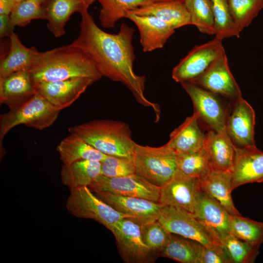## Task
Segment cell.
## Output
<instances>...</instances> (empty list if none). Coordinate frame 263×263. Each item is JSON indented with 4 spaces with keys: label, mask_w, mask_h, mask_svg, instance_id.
<instances>
[{
    "label": "cell",
    "mask_w": 263,
    "mask_h": 263,
    "mask_svg": "<svg viewBox=\"0 0 263 263\" xmlns=\"http://www.w3.org/2000/svg\"><path fill=\"white\" fill-rule=\"evenodd\" d=\"M81 20L78 36L71 43L80 48L92 59L102 76L125 85L136 100L154 111L159 120V105L148 100L144 94L146 77L133 71L135 59L132 38L133 28L121 25L117 34H110L99 28L87 9L80 13Z\"/></svg>",
    "instance_id": "cell-1"
},
{
    "label": "cell",
    "mask_w": 263,
    "mask_h": 263,
    "mask_svg": "<svg viewBox=\"0 0 263 263\" xmlns=\"http://www.w3.org/2000/svg\"><path fill=\"white\" fill-rule=\"evenodd\" d=\"M126 18L136 25L140 34V42L145 52L163 47L175 29L161 19L152 16H139L128 13Z\"/></svg>",
    "instance_id": "cell-19"
},
{
    "label": "cell",
    "mask_w": 263,
    "mask_h": 263,
    "mask_svg": "<svg viewBox=\"0 0 263 263\" xmlns=\"http://www.w3.org/2000/svg\"><path fill=\"white\" fill-rule=\"evenodd\" d=\"M83 3L84 6L86 8L88 9L89 6L95 0H80Z\"/></svg>",
    "instance_id": "cell-43"
},
{
    "label": "cell",
    "mask_w": 263,
    "mask_h": 263,
    "mask_svg": "<svg viewBox=\"0 0 263 263\" xmlns=\"http://www.w3.org/2000/svg\"><path fill=\"white\" fill-rule=\"evenodd\" d=\"M119 253L126 263H147L153 261L154 253L144 242L140 225L129 218L119 221L112 231Z\"/></svg>",
    "instance_id": "cell-11"
},
{
    "label": "cell",
    "mask_w": 263,
    "mask_h": 263,
    "mask_svg": "<svg viewBox=\"0 0 263 263\" xmlns=\"http://www.w3.org/2000/svg\"><path fill=\"white\" fill-rule=\"evenodd\" d=\"M236 146L226 130H209L205 134L203 148L212 170L231 172Z\"/></svg>",
    "instance_id": "cell-20"
},
{
    "label": "cell",
    "mask_w": 263,
    "mask_h": 263,
    "mask_svg": "<svg viewBox=\"0 0 263 263\" xmlns=\"http://www.w3.org/2000/svg\"><path fill=\"white\" fill-rule=\"evenodd\" d=\"M198 113L194 111L192 115L170 134L166 144L177 154L191 153L203 148L205 134L201 127Z\"/></svg>",
    "instance_id": "cell-21"
},
{
    "label": "cell",
    "mask_w": 263,
    "mask_h": 263,
    "mask_svg": "<svg viewBox=\"0 0 263 263\" xmlns=\"http://www.w3.org/2000/svg\"><path fill=\"white\" fill-rule=\"evenodd\" d=\"M215 19V37L223 40L231 37L239 38L237 29L229 9L228 0H211Z\"/></svg>",
    "instance_id": "cell-35"
},
{
    "label": "cell",
    "mask_w": 263,
    "mask_h": 263,
    "mask_svg": "<svg viewBox=\"0 0 263 263\" xmlns=\"http://www.w3.org/2000/svg\"><path fill=\"white\" fill-rule=\"evenodd\" d=\"M231 174L233 190L244 184L263 182V152L256 145L236 147Z\"/></svg>",
    "instance_id": "cell-18"
},
{
    "label": "cell",
    "mask_w": 263,
    "mask_h": 263,
    "mask_svg": "<svg viewBox=\"0 0 263 263\" xmlns=\"http://www.w3.org/2000/svg\"><path fill=\"white\" fill-rule=\"evenodd\" d=\"M33 84L85 77H102L90 57L72 43L39 52L29 70Z\"/></svg>",
    "instance_id": "cell-2"
},
{
    "label": "cell",
    "mask_w": 263,
    "mask_h": 263,
    "mask_svg": "<svg viewBox=\"0 0 263 263\" xmlns=\"http://www.w3.org/2000/svg\"><path fill=\"white\" fill-rule=\"evenodd\" d=\"M229 9L240 33L248 26L263 8V0H228Z\"/></svg>",
    "instance_id": "cell-37"
},
{
    "label": "cell",
    "mask_w": 263,
    "mask_h": 263,
    "mask_svg": "<svg viewBox=\"0 0 263 263\" xmlns=\"http://www.w3.org/2000/svg\"><path fill=\"white\" fill-rule=\"evenodd\" d=\"M230 233L252 245L260 247L263 242V223L240 215L230 216Z\"/></svg>",
    "instance_id": "cell-31"
},
{
    "label": "cell",
    "mask_w": 263,
    "mask_h": 263,
    "mask_svg": "<svg viewBox=\"0 0 263 263\" xmlns=\"http://www.w3.org/2000/svg\"><path fill=\"white\" fill-rule=\"evenodd\" d=\"M101 5L99 19L102 26L113 28L127 14L140 7L162 0H97Z\"/></svg>",
    "instance_id": "cell-30"
},
{
    "label": "cell",
    "mask_w": 263,
    "mask_h": 263,
    "mask_svg": "<svg viewBox=\"0 0 263 263\" xmlns=\"http://www.w3.org/2000/svg\"><path fill=\"white\" fill-rule=\"evenodd\" d=\"M106 155L133 158L135 143L129 125L121 121L94 120L68 128Z\"/></svg>",
    "instance_id": "cell-3"
},
{
    "label": "cell",
    "mask_w": 263,
    "mask_h": 263,
    "mask_svg": "<svg viewBox=\"0 0 263 263\" xmlns=\"http://www.w3.org/2000/svg\"><path fill=\"white\" fill-rule=\"evenodd\" d=\"M142 238L145 244L156 254L167 244L171 233L168 232L158 220L140 226Z\"/></svg>",
    "instance_id": "cell-38"
},
{
    "label": "cell",
    "mask_w": 263,
    "mask_h": 263,
    "mask_svg": "<svg viewBox=\"0 0 263 263\" xmlns=\"http://www.w3.org/2000/svg\"><path fill=\"white\" fill-rule=\"evenodd\" d=\"M128 13L156 17L174 29L192 25L184 0H162L136 8Z\"/></svg>",
    "instance_id": "cell-23"
},
{
    "label": "cell",
    "mask_w": 263,
    "mask_h": 263,
    "mask_svg": "<svg viewBox=\"0 0 263 263\" xmlns=\"http://www.w3.org/2000/svg\"><path fill=\"white\" fill-rule=\"evenodd\" d=\"M181 84L190 97L200 121L210 130L218 132L226 130L227 113L218 95L190 82Z\"/></svg>",
    "instance_id": "cell-10"
},
{
    "label": "cell",
    "mask_w": 263,
    "mask_h": 263,
    "mask_svg": "<svg viewBox=\"0 0 263 263\" xmlns=\"http://www.w3.org/2000/svg\"><path fill=\"white\" fill-rule=\"evenodd\" d=\"M89 188L94 192H106L159 202L160 188L136 173L120 177L100 175Z\"/></svg>",
    "instance_id": "cell-8"
},
{
    "label": "cell",
    "mask_w": 263,
    "mask_h": 263,
    "mask_svg": "<svg viewBox=\"0 0 263 263\" xmlns=\"http://www.w3.org/2000/svg\"><path fill=\"white\" fill-rule=\"evenodd\" d=\"M9 38V52L0 61V81L14 72L29 71L39 52L34 47L28 48L24 46L14 32Z\"/></svg>",
    "instance_id": "cell-25"
},
{
    "label": "cell",
    "mask_w": 263,
    "mask_h": 263,
    "mask_svg": "<svg viewBox=\"0 0 263 263\" xmlns=\"http://www.w3.org/2000/svg\"><path fill=\"white\" fill-rule=\"evenodd\" d=\"M136 173L133 158L108 155L101 162V175L109 177H120Z\"/></svg>",
    "instance_id": "cell-39"
},
{
    "label": "cell",
    "mask_w": 263,
    "mask_h": 263,
    "mask_svg": "<svg viewBox=\"0 0 263 263\" xmlns=\"http://www.w3.org/2000/svg\"><path fill=\"white\" fill-rule=\"evenodd\" d=\"M230 263H252L259 254V247L242 240L231 234L222 241Z\"/></svg>",
    "instance_id": "cell-36"
},
{
    "label": "cell",
    "mask_w": 263,
    "mask_h": 263,
    "mask_svg": "<svg viewBox=\"0 0 263 263\" xmlns=\"http://www.w3.org/2000/svg\"><path fill=\"white\" fill-rule=\"evenodd\" d=\"M16 2L18 3L20 1H22V0H15Z\"/></svg>",
    "instance_id": "cell-44"
},
{
    "label": "cell",
    "mask_w": 263,
    "mask_h": 263,
    "mask_svg": "<svg viewBox=\"0 0 263 263\" xmlns=\"http://www.w3.org/2000/svg\"><path fill=\"white\" fill-rule=\"evenodd\" d=\"M200 180V189L217 200L232 215H241L231 197L232 174L229 171L211 170Z\"/></svg>",
    "instance_id": "cell-24"
},
{
    "label": "cell",
    "mask_w": 263,
    "mask_h": 263,
    "mask_svg": "<svg viewBox=\"0 0 263 263\" xmlns=\"http://www.w3.org/2000/svg\"><path fill=\"white\" fill-rule=\"evenodd\" d=\"M201 190L200 180L177 169L172 177L160 188L159 203L183 208L193 213L197 196Z\"/></svg>",
    "instance_id": "cell-16"
},
{
    "label": "cell",
    "mask_w": 263,
    "mask_h": 263,
    "mask_svg": "<svg viewBox=\"0 0 263 263\" xmlns=\"http://www.w3.org/2000/svg\"><path fill=\"white\" fill-rule=\"evenodd\" d=\"M190 82L234 101L242 98L241 91L223 53L199 76Z\"/></svg>",
    "instance_id": "cell-12"
},
{
    "label": "cell",
    "mask_w": 263,
    "mask_h": 263,
    "mask_svg": "<svg viewBox=\"0 0 263 263\" xmlns=\"http://www.w3.org/2000/svg\"><path fill=\"white\" fill-rule=\"evenodd\" d=\"M224 52L222 40L216 37L205 44L196 46L173 69L172 79L180 83L192 81Z\"/></svg>",
    "instance_id": "cell-9"
},
{
    "label": "cell",
    "mask_w": 263,
    "mask_h": 263,
    "mask_svg": "<svg viewBox=\"0 0 263 263\" xmlns=\"http://www.w3.org/2000/svg\"><path fill=\"white\" fill-rule=\"evenodd\" d=\"M49 0H22L18 3L10 15L16 26H26L34 19H45Z\"/></svg>",
    "instance_id": "cell-33"
},
{
    "label": "cell",
    "mask_w": 263,
    "mask_h": 263,
    "mask_svg": "<svg viewBox=\"0 0 263 263\" xmlns=\"http://www.w3.org/2000/svg\"><path fill=\"white\" fill-rule=\"evenodd\" d=\"M192 25L202 33L215 35V19L211 0H184Z\"/></svg>",
    "instance_id": "cell-32"
},
{
    "label": "cell",
    "mask_w": 263,
    "mask_h": 263,
    "mask_svg": "<svg viewBox=\"0 0 263 263\" xmlns=\"http://www.w3.org/2000/svg\"><path fill=\"white\" fill-rule=\"evenodd\" d=\"M66 207L73 216L94 220L111 232L119 221L129 218L97 197L88 187L70 190Z\"/></svg>",
    "instance_id": "cell-7"
},
{
    "label": "cell",
    "mask_w": 263,
    "mask_h": 263,
    "mask_svg": "<svg viewBox=\"0 0 263 263\" xmlns=\"http://www.w3.org/2000/svg\"><path fill=\"white\" fill-rule=\"evenodd\" d=\"M205 247L197 241L171 233L168 242L158 252L157 257L169 258L181 263H202Z\"/></svg>",
    "instance_id": "cell-28"
},
{
    "label": "cell",
    "mask_w": 263,
    "mask_h": 263,
    "mask_svg": "<svg viewBox=\"0 0 263 263\" xmlns=\"http://www.w3.org/2000/svg\"><path fill=\"white\" fill-rule=\"evenodd\" d=\"M84 9L87 8L80 0H49L45 19L48 30L56 38L62 36L71 16L76 12L80 13Z\"/></svg>",
    "instance_id": "cell-29"
},
{
    "label": "cell",
    "mask_w": 263,
    "mask_h": 263,
    "mask_svg": "<svg viewBox=\"0 0 263 263\" xmlns=\"http://www.w3.org/2000/svg\"><path fill=\"white\" fill-rule=\"evenodd\" d=\"M176 152L166 144L153 147L135 143L133 160L136 173L161 188L176 172Z\"/></svg>",
    "instance_id": "cell-5"
},
{
    "label": "cell",
    "mask_w": 263,
    "mask_h": 263,
    "mask_svg": "<svg viewBox=\"0 0 263 263\" xmlns=\"http://www.w3.org/2000/svg\"><path fill=\"white\" fill-rule=\"evenodd\" d=\"M176 165L184 174L199 179L212 170L204 148L191 153L177 154Z\"/></svg>",
    "instance_id": "cell-34"
},
{
    "label": "cell",
    "mask_w": 263,
    "mask_h": 263,
    "mask_svg": "<svg viewBox=\"0 0 263 263\" xmlns=\"http://www.w3.org/2000/svg\"><path fill=\"white\" fill-rule=\"evenodd\" d=\"M17 4L15 0H0V15H10Z\"/></svg>",
    "instance_id": "cell-42"
},
{
    "label": "cell",
    "mask_w": 263,
    "mask_h": 263,
    "mask_svg": "<svg viewBox=\"0 0 263 263\" xmlns=\"http://www.w3.org/2000/svg\"><path fill=\"white\" fill-rule=\"evenodd\" d=\"M70 133L56 147L63 164L88 160L102 162L108 156L95 149L77 134Z\"/></svg>",
    "instance_id": "cell-26"
},
{
    "label": "cell",
    "mask_w": 263,
    "mask_h": 263,
    "mask_svg": "<svg viewBox=\"0 0 263 263\" xmlns=\"http://www.w3.org/2000/svg\"><path fill=\"white\" fill-rule=\"evenodd\" d=\"M255 113L252 106L243 97L234 101L231 112L227 113L226 129L236 147L255 145Z\"/></svg>",
    "instance_id": "cell-17"
},
{
    "label": "cell",
    "mask_w": 263,
    "mask_h": 263,
    "mask_svg": "<svg viewBox=\"0 0 263 263\" xmlns=\"http://www.w3.org/2000/svg\"><path fill=\"white\" fill-rule=\"evenodd\" d=\"M60 111L45 98L36 94L19 107L0 114V148L2 152V141L6 134L19 125L42 130L52 126Z\"/></svg>",
    "instance_id": "cell-4"
},
{
    "label": "cell",
    "mask_w": 263,
    "mask_h": 263,
    "mask_svg": "<svg viewBox=\"0 0 263 263\" xmlns=\"http://www.w3.org/2000/svg\"><path fill=\"white\" fill-rule=\"evenodd\" d=\"M158 221L170 233L197 241L220 254L227 256L223 246L215 240L194 214L188 210L164 206Z\"/></svg>",
    "instance_id": "cell-6"
},
{
    "label": "cell",
    "mask_w": 263,
    "mask_h": 263,
    "mask_svg": "<svg viewBox=\"0 0 263 263\" xmlns=\"http://www.w3.org/2000/svg\"><path fill=\"white\" fill-rule=\"evenodd\" d=\"M193 213L221 245L222 240L230 234V214L217 200L201 190L197 196Z\"/></svg>",
    "instance_id": "cell-14"
},
{
    "label": "cell",
    "mask_w": 263,
    "mask_h": 263,
    "mask_svg": "<svg viewBox=\"0 0 263 263\" xmlns=\"http://www.w3.org/2000/svg\"><path fill=\"white\" fill-rule=\"evenodd\" d=\"M15 26L12 23L10 15H0V37H9L14 33Z\"/></svg>",
    "instance_id": "cell-41"
},
{
    "label": "cell",
    "mask_w": 263,
    "mask_h": 263,
    "mask_svg": "<svg viewBox=\"0 0 263 263\" xmlns=\"http://www.w3.org/2000/svg\"><path fill=\"white\" fill-rule=\"evenodd\" d=\"M36 94L29 71L14 72L0 81V103L14 110Z\"/></svg>",
    "instance_id": "cell-22"
},
{
    "label": "cell",
    "mask_w": 263,
    "mask_h": 263,
    "mask_svg": "<svg viewBox=\"0 0 263 263\" xmlns=\"http://www.w3.org/2000/svg\"><path fill=\"white\" fill-rule=\"evenodd\" d=\"M95 194L117 211L140 226L158 220L164 205L144 198L122 196L106 192Z\"/></svg>",
    "instance_id": "cell-13"
},
{
    "label": "cell",
    "mask_w": 263,
    "mask_h": 263,
    "mask_svg": "<svg viewBox=\"0 0 263 263\" xmlns=\"http://www.w3.org/2000/svg\"><path fill=\"white\" fill-rule=\"evenodd\" d=\"M95 82L85 77H78L52 82L34 83L36 93L45 98L59 111L73 104Z\"/></svg>",
    "instance_id": "cell-15"
},
{
    "label": "cell",
    "mask_w": 263,
    "mask_h": 263,
    "mask_svg": "<svg viewBox=\"0 0 263 263\" xmlns=\"http://www.w3.org/2000/svg\"><path fill=\"white\" fill-rule=\"evenodd\" d=\"M101 175V162L82 160L70 164H63L60 170L62 184L70 190L89 187Z\"/></svg>",
    "instance_id": "cell-27"
},
{
    "label": "cell",
    "mask_w": 263,
    "mask_h": 263,
    "mask_svg": "<svg viewBox=\"0 0 263 263\" xmlns=\"http://www.w3.org/2000/svg\"><path fill=\"white\" fill-rule=\"evenodd\" d=\"M202 263H230V262L227 256L220 254L205 247L202 254Z\"/></svg>",
    "instance_id": "cell-40"
}]
</instances>
